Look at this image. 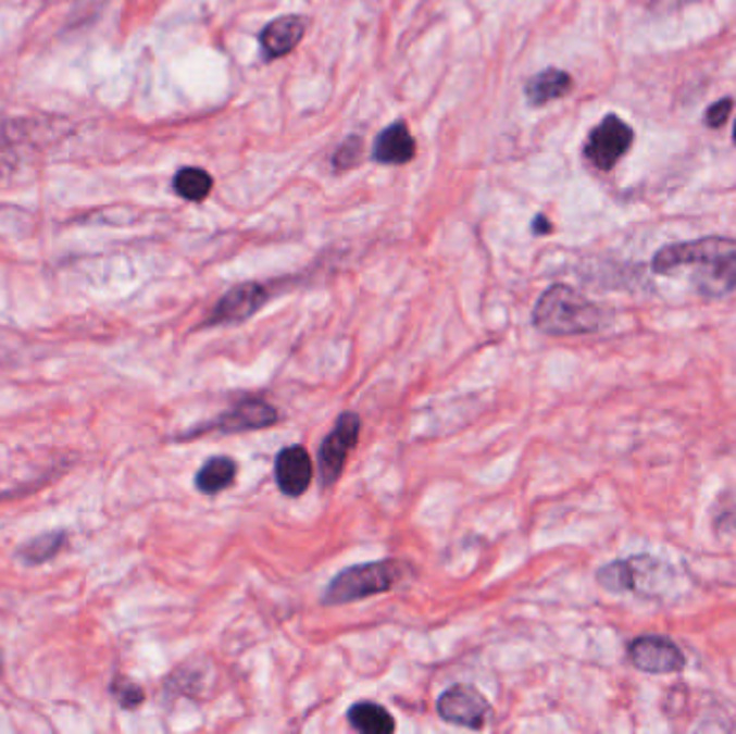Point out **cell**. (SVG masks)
Returning a JSON list of instances; mask_svg holds the SVG:
<instances>
[{
	"mask_svg": "<svg viewBox=\"0 0 736 734\" xmlns=\"http://www.w3.org/2000/svg\"><path fill=\"white\" fill-rule=\"evenodd\" d=\"M691 270L694 289L707 300H722L736 291V239L702 237L663 246L652 259L654 274Z\"/></svg>",
	"mask_w": 736,
	"mask_h": 734,
	"instance_id": "obj_1",
	"label": "cell"
},
{
	"mask_svg": "<svg viewBox=\"0 0 736 734\" xmlns=\"http://www.w3.org/2000/svg\"><path fill=\"white\" fill-rule=\"evenodd\" d=\"M532 321L547 336H582L601 329L603 313L573 287L553 285L538 298Z\"/></svg>",
	"mask_w": 736,
	"mask_h": 734,
	"instance_id": "obj_2",
	"label": "cell"
},
{
	"mask_svg": "<svg viewBox=\"0 0 736 734\" xmlns=\"http://www.w3.org/2000/svg\"><path fill=\"white\" fill-rule=\"evenodd\" d=\"M406 577L401 560H377L340 571L323 593V606H345L373 595H382Z\"/></svg>",
	"mask_w": 736,
	"mask_h": 734,
	"instance_id": "obj_3",
	"label": "cell"
},
{
	"mask_svg": "<svg viewBox=\"0 0 736 734\" xmlns=\"http://www.w3.org/2000/svg\"><path fill=\"white\" fill-rule=\"evenodd\" d=\"M360 416L355 412H345L338 416L334 428L325 435L319 448V478L323 487H332L342 474L347 457L360 437Z\"/></svg>",
	"mask_w": 736,
	"mask_h": 734,
	"instance_id": "obj_4",
	"label": "cell"
},
{
	"mask_svg": "<svg viewBox=\"0 0 736 734\" xmlns=\"http://www.w3.org/2000/svg\"><path fill=\"white\" fill-rule=\"evenodd\" d=\"M663 569L659 560L650 556H633L627 560H614L597 571V582L610 593H657V571Z\"/></svg>",
	"mask_w": 736,
	"mask_h": 734,
	"instance_id": "obj_5",
	"label": "cell"
},
{
	"mask_svg": "<svg viewBox=\"0 0 736 734\" xmlns=\"http://www.w3.org/2000/svg\"><path fill=\"white\" fill-rule=\"evenodd\" d=\"M633 129L621 116L608 114L588 136L586 158L599 171H612L619 160L632 149Z\"/></svg>",
	"mask_w": 736,
	"mask_h": 734,
	"instance_id": "obj_6",
	"label": "cell"
},
{
	"mask_svg": "<svg viewBox=\"0 0 736 734\" xmlns=\"http://www.w3.org/2000/svg\"><path fill=\"white\" fill-rule=\"evenodd\" d=\"M437 713L448 724L481 731L491 716V707L478 689L467 685H454L439 696Z\"/></svg>",
	"mask_w": 736,
	"mask_h": 734,
	"instance_id": "obj_7",
	"label": "cell"
},
{
	"mask_svg": "<svg viewBox=\"0 0 736 734\" xmlns=\"http://www.w3.org/2000/svg\"><path fill=\"white\" fill-rule=\"evenodd\" d=\"M633 665L648 674H672L687 665L685 652L663 635H639L629 644Z\"/></svg>",
	"mask_w": 736,
	"mask_h": 734,
	"instance_id": "obj_8",
	"label": "cell"
},
{
	"mask_svg": "<svg viewBox=\"0 0 736 734\" xmlns=\"http://www.w3.org/2000/svg\"><path fill=\"white\" fill-rule=\"evenodd\" d=\"M278 412L263 399H244L241 403H237L235 408L226 410L224 414H220L217 419L210 422L203 428H195L192 433H188L186 437L192 435H201L208 431H217V433H244V431H257V428H265L278 422Z\"/></svg>",
	"mask_w": 736,
	"mask_h": 734,
	"instance_id": "obj_9",
	"label": "cell"
},
{
	"mask_svg": "<svg viewBox=\"0 0 736 734\" xmlns=\"http://www.w3.org/2000/svg\"><path fill=\"white\" fill-rule=\"evenodd\" d=\"M274 474L276 485L285 496L289 498L302 496L313 483V459L309 450L298 444L283 448L276 457Z\"/></svg>",
	"mask_w": 736,
	"mask_h": 734,
	"instance_id": "obj_10",
	"label": "cell"
},
{
	"mask_svg": "<svg viewBox=\"0 0 736 734\" xmlns=\"http://www.w3.org/2000/svg\"><path fill=\"white\" fill-rule=\"evenodd\" d=\"M265 300H267V291L259 283L237 285L220 298L208 323L210 325L241 323L254 315L265 304Z\"/></svg>",
	"mask_w": 736,
	"mask_h": 734,
	"instance_id": "obj_11",
	"label": "cell"
},
{
	"mask_svg": "<svg viewBox=\"0 0 736 734\" xmlns=\"http://www.w3.org/2000/svg\"><path fill=\"white\" fill-rule=\"evenodd\" d=\"M307 30V24L300 15H283L270 22L261 33V48L267 59L287 57L291 50L298 48Z\"/></svg>",
	"mask_w": 736,
	"mask_h": 734,
	"instance_id": "obj_12",
	"label": "cell"
},
{
	"mask_svg": "<svg viewBox=\"0 0 736 734\" xmlns=\"http://www.w3.org/2000/svg\"><path fill=\"white\" fill-rule=\"evenodd\" d=\"M414 155L416 140L403 121L384 129L373 145V158L382 164H408Z\"/></svg>",
	"mask_w": 736,
	"mask_h": 734,
	"instance_id": "obj_13",
	"label": "cell"
},
{
	"mask_svg": "<svg viewBox=\"0 0 736 734\" xmlns=\"http://www.w3.org/2000/svg\"><path fill=\"white\" fill-rule=\"evenodd\" d=\"M573 89V78L562 70H545L529 78L526 85L527 102L532 105H545L553 100L569 96Z\"/></svg>",
	"mask_w": 736,
	"mask_h": 734,
	"instance_id": "obj_14",
	"label": "cell"
},
{
	"mask_svg": "<svg viewBox=\"0 0 736 734\" xmlns=\"http://www.w3.org/2000/svg\"><path fill=\"white\" fill-rule=\"evenodd\" d=\"M347 720L353 726V731L362 734H390L397 729L390 711H386L382 705L375 702L353 705L347 711Z\"/></svg>",
	"mask_w": 736,
	"mask_h": 734,
	"instance_id": "obj_15",
	"label": "cell"
},
{
	"mask_svg": "<svg viewBox=\"0 0 736 734\" xmlns=\"http://www.w3.org/2000/svg\"><path fill=\"white\" fill-rule=\"evenodd\" d=\"M237 476V463L230 457H211L210 461H205V465L199 470L195 485L201 494H220L226 487H230L235 483Z\"/></svg>",
	"mask_w": 736,
	"mask_h": 734,
	"instance_id": "obj_16",
	"label": "cell"
},
{
	"mask_svg": "<svg viewBox=\"0 0 736 734\" xmlns=\"http://www.w3.org/2000/svg\"><path fill=\"white\" fill-rule=\"evenodd\" d=\"M67 543V532L65 530H52L46 534L35 536L33 540H28L20 551L17 558L24 564H43L48 560H52Z\"/></svg>",
	"mask_w": 736,
	"mask_h": 734,
	"instance_id": "obj_17",
	"label": "cell"
},
{
	"mask_svg": "<svg viewBox=\"0 0 736 734\" xmlns=\"http://www.w3.org/2000/svg\"><path fill=\"white\" fill-rule=\"evenodd\" d=\"M173 188H175V192H177L182 199H186V201H203V199L210 197L211 188H213V179H211V175L208 171L188 166V169H182V171L175 175Z\"/></svg>",
	"mask_w": 736,
	"mask_h": 734,
	"instance_id": "obj_18",
	"label": "cell"
},
{
	"mask_svg": "<svg viewBox=\"0 0 736 734\" xmlns=\"http://www.w3.org/2000/svg\"><path fill=\"white\" fill-rule=\"evenodd\" d=\"M112 694L123 709H136L145 702V692L129 679H116L112 685Z\"/></svg>",
	"mask_w": 736,
	"mask_h": 734,
	"instance_id": "obj_19",
	"label": "cell"
},
{
	"mask_svg": "<svg viewBox=\"0 0 736 734\" xmlns=\"http://www.w3.org/2000/svg\"><path fill=\"white\" fill-rule=\"evenodd\" d=\"M362 149H364L362 138H358V136L347 138V140L340 145V149L334 153V166H336L338 171H347V169L355 166V164L360 162V158H362Z\"/></svg>",
	"mask_w": 736,
	"mask_h": 734,
	"instance_id": "obj_20",
	"label": "cell"
},
{
	"mask_svg": "<svg viewBox=\"0 0 736 734\" xmlns=\"http://www.w3.org/2000/svg\"><path fill=\"white\" fill-rule=\"evenodd\" d=\"M731 112H733V100H731V98L718 100L715 104L709 105V110H707V114H704V121H707L709 127L718 129V127H722V125L728 121Z\"/></svg>",
	"mask_w": 736,
	"mask_h": 734,
	"instance_id": "obj_21",
	"label": "cell"
},
{
	"mask_svg": "<svg viewBox=\"0 0 736 734\" xmlns=\"http://www.w3.org/2000/svg\"><path fill=\"white\" fill-rule=\"evenodd\" d=\"M698 0H644V7L654 13V15H668V13H676L687 4H694Z\"/></svg>",
	"mask_w": 736,
	"mask_h": 734,
	"instance_id": "obj_22",
	"label": "cell"
},
{
	"mask_svg": "<svg viewBox=\"0 0 736 734\" xmlns=\"http://www.w3.org/2000/svg\"><path fill=\"white\" fill-rule=\"evenodd\" d=\"M551 231V224L545 215H536L534 217V233H549Z\"/></svg>",
	"mask_w": 736,
	"mask_h": 734,
	"instance_id": "obj_23",
	"label": "cell"
},
{
	"mask_svg": "<svg viewBox=\"0 0 736 734\" xmlns=\"http://www.w3.org/2000/svg\"><path fill=\"white\" fill-rule=\"evenodd\" d=\"M733 136H735V142H736V123H735V132H733Z\"/></svg>",
	"mask_w": 736,
	"mask_h": 734,
	"instance_id": "obj_24",
	"label": "cell"
}]
</instances>
